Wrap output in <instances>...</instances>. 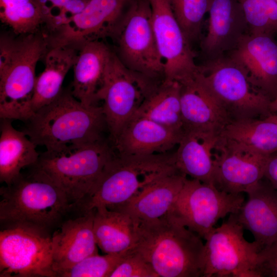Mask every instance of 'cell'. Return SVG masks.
<instances>
[{
  "instance_id": "1",
  "label": "cell",
  "mask_w": 277,
  "mask_h": 277,
  "mask_svg": "<svg viewBox=\"0 0 277 277\" xmlns=\"http://www.w3.org/2000/svg\"><path fill=\"white\" fill-rule=\"evenodd\" d=\"M23 130L36 145L59 152L104 139L107 128L102 106L86 105L71 90H63L52 102L27 121Z\"/></svg>"
},
{
  "instance_id": "2",
  "label": "cell",
  "mask_w": 277,
  "mask_h": 277,
  "mask_svg": "<svg viewBox=\"0 0 277 277\" xmlns=\"http://www.w3.org/2000/svg\"><path fill=\"white\" fill-rule=\"evenodd\" d=\"M134 248L159 277H203L202 239L168 215L138 222Z\"/></svg>"
},
{
  "instance_id": "3",
  "label": "cell",
  "mask_w": 277,
  "mask_h": 277,
  "mask_svg": "<svg viewBox=\"0 0 277 277\" xmlns=\"http://www.w3.org/2000/svg\"><path fill=\"white\" fill-rule=\"evenodd\" d=\"M114 153L105 138L59 152L46 150L28 174L61 189L76 211L94 192Z\"/></svg>"
},
{
  "instance_id": "4",
  "label": "cell",
  "mask_w": 277,
  "mask_h": 277,
  "mask_svg": "<svg viewBox=\"0 0 277 277\" xmlns=\"http://www.w3.org/2000/svg\"><path fill=\"white\" fill-rule=\"evenodd\" d=\"M177 172L174 152L127 155L115 150L94 192L78 211L101 206L116 210L152 184Z\"/></svg>"
},
{
  "instance_id": "5",
  "label": "cell",
  "mask_w": 277,
  "mask_h": 277,
  "mask_svg": "<svg viewBox=\"0 0 277 277\" xmlns=\"http://www.w3.org/2000/svg\"><path fill=\"white\" fill-rule=\"evenodd\" d=\"M0 196L1 226L26 224L51 233L68 213L75 211L61 189L29 174L3 185Z\"/></svg>"
},
{
  "instance_id": "6",
  "label": "cell",
  "mask_w": 277,
  "mask_h": 277,
  "mask_svg": "<svg viewBox=\"0 0 277 277\" xmlns=\"http://www.w3.org/2000/svg\"><path fill=\"white\" fill-rule=\"evenodd\" d=\"M194 76L231 122L272 114L271 100L253 87L245 71L228 55L209 59Z\"/></svg>"
},
{
  "instance_id": "7",
  "label": "cell",
  "mask_w": 277,
  "mask_h": 277,
  "mask_svg": "<svg viewBox=\"0 0 277 277\" xmlns=\"http://www.w3.org/2000/svg\"><path fill=\"white\" fill-rule=\"evenodd\" d=\"M154 79L126 66L112 51L95 102H103V111L111 144L157 87Z\"/></svg>"
},
{
  "instance_id": "8",
  "label": "cell",
  "mask_w": 277,
  "mask_h": 277,
  "mask_svg": "<svg viewBox=\"0 0 277 277\" xmlns=\"http://www.w3.org/2000/svg\"><path fill=\"white\" fill-rule=\"evenodd\" d=\"M48 48L46 35L37 32L17 39L11 62L0 73L1 118L26 121L33 115L36 66Z\"/></svg>"
},
{
  "instance_id": "9",
  "label": "cell",
  "mask_w": 277,
  "mask_h": 277,
  "mask_svg": "<svg viewBox=\"0 0 277 277\" xmlns=\"http://www.w3.org/2000/svg\"><path fill=\"white\" fill-rule=\"evenodd\" d=\"M1 227V277H56L52 233L26 224Z\"/></svg>"
},
{
  "instance_id": "10",
  "label": "cell",
  "mask_w": 277,
  "mask_h": 277,
  "mask_svg": "<svg viewBox=\"0 0 277 277\" xmlns=\"http://www.w3.org/2000/svg\"><path fill=\"white\" fill-rule=\"evenodd\" d=\"M243 193H229L214 185L187 178L169 213L170 217L205 240L220 219L238 213Z\"/></svg>"
},
{
  "instance_id": "11",
  "label": "cell",
  "mask_w": 277,
  "mask_h": 277,
  "mask_svg": "<svg viewBox=\"0 0 277 277\" xmlns=\"http://www.w3.org/2000/svg\"><path fill=\"white\" fill-rule=\"evenodd\" d=\"M110 37L116 44L117 56L128 68L153 79L164 76L148 0H134Z\"/></svg>"
},
{
  "instance_id": "12",
  "label": "cell",
  "mask_w": 277,
  "mask_h": 277,
  "mask_svg": "<svg viewBox=\"0 0 277 277\" xmlns=\"http://www.w3.org/2000/svg\"><path fill=\"white\" fill-rule=\"evenodd\" d=\"M244 230L231 214L209 233L205 239L203 277H257L255 268L261 250L254 241L245 239Z\"/></svg>"
},
{
  "instance_id": "13",
  "label": "cell",
  "mask_w": 277,
  "mask_h": 277,
  "mask_svg": "<svg viewBox=\"0 0 277 277\" xmlns=\"http://www.w3.org/2000/svg\"><path fill=\"white\" fill-rule=\"evenodd\" d=\"M157 48L164 65V81L180 82L197 72L195 54L168 0H148Z\"/></svg>"
},
{
  "instance_id": "14",
  "label": "cell",
  "mask_w": 277,
  "mask_h": 277,
  "mask_svg": "<svg viewBox=\"0 0 277 277\" xmlns=\"http://www.w3.org/2000/svg\"><path fill=\"white\" fill-rule=\"evenodd\" d=\"M130 0H89L85 8L66 24L47 35L49 48L70 46L111 36Z\"/></svg>"
},
{
  "instance_id": "15",
  "label": "cell",
  "mask_w": 277,
  "mask_h": 277,
  "mask_svg": "<svg viewBox=\"0 0 277 277\" xmlns=\"http://www.w3.org/2000/svg\"><path fill=\"white\" fill-rule=\"evenodd\" d=\"M228 56L246 72L256 89L271 101L277 96V42L264 34L248 32Z\"/></svg>"
},
{
  "instance_id": "16",
  "label": "cell",
  "mask_w": 277,
  "mask_h": 277,
  "mask_svg": "<svg viewBox=\"0 0 277 277\" xmlns=\"http://www.w3.org/2000/svg\"><path fill=\"white\" fill-rule=\"evenodd\" d=\"M226 140L215 165L214 185L227 193H247L264 177L269 156Z\"/></svg>"
},
{
  "instance_id": "17",
  "label": "cell",
  "mask_w": 277,
  "mask_h": 277,
  "mask_svg": "<svg viewBox=\"0 0 277 277\" xmlns=\"http://www.w3.org/2000/svg\"><path fill=\"white\" fill-rule=\"evenodd\" d=\"M226 141L222 132L184 130L174 152L177 169L191 179L214 185L215 165Z\"/></svg>"
},
{
  "instance_id": "18",
  "label": "cell",
  "mask_w": 277,
  "mask_h": 277,
  "mask_svg": "<svg viewBox=\"0 0 277 277\" xmlns=\"http://www.w3.org/2000/svg\"><path fill=\"white\" fill-rule=\"evenodd\" d=\"M95 209L65 219L52 234L53 269L57 273L98 254L93 231Z\"/></svg>"
},
{
  "instance_id": "19",
  "label": "cell",
  "mask_w": 277,
  "mask_h": 277,
  "mask_svg": "<svg viewBox=\"0 0 277 277\" xmlns=\"http://www.w3.org/2000/svg\"><path fill=\"white\" fill-rule=\"evenodd\" d=\"M208 13L207 32L202 48L212 59L234 49L248 28L238 0H211Z\"/></svg>"
},
{
  "instance_id": "20",
  "label": "cell",
  "mask_w": 277,
  "mask_h": 277,
  "mask_svg": "<svg viewBox=\"0 0 277 277\" xmlns=\"http://www.w3.org/2000/svg\"><path fill=\"white\" fill-rule=\"evenodd\" d=\"M247 194V201L235 215L262 250L277 240V191L263 177Z\"/></svg>"
},
{
  "instance_id": "21",
  "label": "cell",
  "mask_w": 277,
  "mask_h": 277,
  "mask_svg": "<svg viewBox=\"0 0 277 277\" xmlns=\"http://www.w3.org/2000/svg\"><path fill=\"white\" fill-rule=\"evenodd\" d=\"M184 130L173 129L148 118L133 116L112 143L115 151L127 155L164 153L177 145Z\"/></svg>"
},
{
  "instance_id": "22",
  "label": "cell",
  "mask_w": 277,
  "mask_h": 277,
  "mask_svg": "<svg viewBox=\"0 0 277 277\" xmlns=\"http://www.w3.org/2000/svg\"><path fill=\"white\" fill-rule=\"evenodd\" d=\"M179 82L181 84L184 130L222 132L231 122L224 110L194 75Z\"/></svg>"
},
{
  "instance_id": "23",
  "label": "cell",
  "mask_w": 277,
  "mask_h": 277,
  "mask_svg": "<svg viewBox=\"0 0 277 277\" xmlns=\"http://www.w3.org/2000/svg\"><path fill=\"white\" fill-rule=\"evenodd\" d=\"M112 51L100 39L85 43L78 49L73 65L71 92L83 104H96L95 96L100 88Z\"/></svg>"
},
{
  "instance_id": "24",
  "label": "cell",
  "mask_w": 277,
  "mask_h": 277,
  "mask_svg": "<svg viewBox=\"0 0 277 277\" xmlns=\"http://www.w3.org/2000/svg\"><path fill=\"white\" fill-rule=\"evenodd\" d=\"M187 178L180 171L165 176L115 211L128 214L137 223L161 218L170 211Z\"/></svg>"
},
{
  "instance_id": "25",
  "label": "cell",
  "mask_w": 277,
  "mask_h": 277,
  "mask_svg": "<svg viewBox=\"0 0 277 277\" xmlns=\"http://www.w3.org/2000/svg\"><path fill=\"white\" fill-rule=\"evenodd\" d=\"M1 120L0 182L9 185L22 175L23 169L36 163L40 153L23 130L13 127L12 120Z\"/></svg>"
},
{
  "instance_id": "26",
  "label": "cell",
  "mask_w": 277,
  "mask_h": 277,
  "mask_svg": "<svg viewBox=\"0 0 277 277\" xmlns=\"http://www.w3.org/2000/svg\"><path fill=\"white\" fill-rule=\"evenodd\" d=\"M78 49L70 46L49 48L45 54V68L36 76L31 109L34 114L60 94L65 77L74 64Z\"/></svg>"
},
{
  "instance_id": "27",
  "label": "cell",
  "mask_w": 277,
  "mask_h": 277,
  "mask_svg": "<svg viewBox=\"0 0 277 277\" xmlns=\"http://www.w3.org/2000/svg\"><path fill=\"white\" fill-rule=\"evenodd\" d=\"M93 231L97 246L105 253L126 251L133 248L137 240L138 223L128 214L95 208Z\"/></svg>"
},
{
  "instance_id": "28",
  "label": "cell",
  "mask_w": 277,
  "mask_h": 277,
  "mask_svg": "<svg viewBox=\"0 0 277 277\" xmlns=\"http://www.w3.org/2000/svg\"><path fill=\"white\" fill-rule=\"evenodd\" d=\"M227 139L259 154L269 156L277 152V116L233 121L222 131Z\"/></svg>"
},
{
  "instance_id": "29",
  "label": "cell",
  "mask_w": 277,
  "mask_h": 277,
  "mask_svg": "<svg viewBox=\"0 0 277 277\" xmlns=\"http://www.w3.org/2000/svg\"><path fill=\"white\" fill-rule=\"evenodd\" d=\"M133 116L147 118L161 125L184 130L181 84L178 81L163 80L145 99Z\"/></svg>"
},
{
  "instance_id": "30",
  "label": "cell",
  "mask_w": 277,
  "mask_h": 277,
  "mask_svg": "<svg viewBox=\"0 0 277 277\" xmlns=\"http://www.w3.org/2000/svg\"><path fill=\"white\" fill-rule=\"evenodd\" d=\"M0 19L16 34L37 32L44 24L37 0H0Z\"/></svg>"
},
{
  "instance_id": "31",
  "label": "cell",
  "mask_w": 277,
  "mask_h": 277,
  "mask_svg": "<svg viewBox=\"0 0 277 277\" xmlns=\"http://www.w3.org/2000/svg\"><path fill=\"white\" fill-rule=\"evenodd\" d=\"M246 19L248 32L277 35V3L274 0H238Z\"/></svg>"
},
{
  "instance_id": "32",
  "label": "cell",
  "mask_w": 277,
  "mask_h": 277,
  "mask_svg": "<svg viewBox=\"0 0 277 277\" xmlns=\"http://www.w3.org/2000/svg\"><path fill=\"white\" fill-rule=\"evenodd\" d=\"M173 14L185 35L190 42L201 32L205 15L211 0H168Z\"/></svg>"
},
{
  "instance_id": "33",
  "label": "cell",
  "mask_w": 277,
  "mask_h": 277,
  "mask_svg": "<svg viewBox=\"0 0 277 277\" xmlns=\"http://www.w3.org/2000/svg\"><path fill=\"white\" fill-rule=\"evenodd\" d=\"M128 250L120 253H106L104 255H92L70 268L57 272L56 276L110 277Z\"/></svg>"
},
{
  "instance_id": "34",
  "label": "cell",
  "mask_w": 277,
  "mask_h": 277,
  "mask_svg": "<svg viewBox=\"0 0 277 277\" xmlns=\"http://www.w3.org/2000/svg\"><path fill=\"white\" fill-rule=\"evenodd\" d=\"M110 277H159L151 265L134 247L128 250Z\"/></svg>"
},
{
  "instance_id": "35",
  "label": "cell",
  "mask_w": 277,
  "mask_h": 277,
  "mask_svg": "<svg viewBox=\"0 0 277 277\" xmlns=\"http://www.w3.org/2000/svg\"><path fill=\"white\" fill-rule=\"evenodd\" d=\"M255 272L257 277H277V240L259 252Z\"/></svg>"
},
{
  "instance_id": "36",
  "label": "cell",
  "mask_w": 277,
  "mask_h": 277,
  "mask_svg": "<svg viewBox=\"0 0 277 277\" xmlns=\"http://www.w3.org/2000/svg\"><path fill=\"white\" fill-rule=\"evenodd\" d=\"M264 177L277 191V152L269 156L265 169Z\"/></svg>"
},
{
  "instance_id": "37",
  "label": "cell",
  "mask_w": 277,
  "mask_h": 277,
  "mask_svg": "<svg viewBox=\"0 0 277 277\" xmlns=\"http://www.w3.org/2000/svg\"><path fill=\"white\" fill-rule=\"evenodd\" d=\"M270 108L272 114H277V96L271 101Z\"/></svg>"
},
{
  "instance_id": "38",
  "label": "cell",
  "mask_w": 277,
  "mask_h": 277,
  "mask_svg": "<svg viewBox=\"0 0 277 277\" xmlns=\"http://www.w3.org/2000/svg\"><path fill=\"white\" fill-rule=\"evenodd\" d=\"M274 1H275L276 2V3H277V0H274Z\"/></svg>"
},
{
  "instance_id": "39",
  "label": "cell",
  "mask_w": 277,
  "mask_h": 277,
  "mask_svg": "<svg viewBox=\"0 0 277 277\" xmlns=\"http://www.w3.org/2000/svg\"><path fill=\"white\" fill-rule=\"evenodd\" d=\"M276 114V116H277V114Z\"/></svg>"
}]
</instances>
